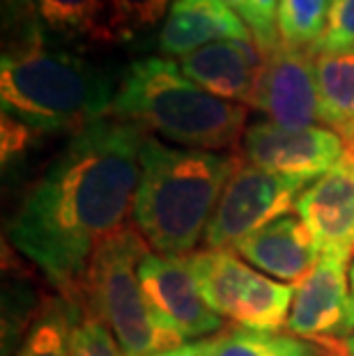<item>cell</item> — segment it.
<instances>
[{"label": "cell", "instance_id": "cell-17", "mask_svg": "<svg viewBox=\"0 0 354 356\" xmlns=\"http://www.w3.org/2000/svg\"><path fill=\"white\" fill-rule=\"evenodd\" d=\"M292 299H295V285L278 283L255 269L230 322L242 329L278 333L288 324Z\"/></svg>", "mask_w": 354, "mask_h": 356}, {"label": "cell", "instance_id": "cell-18", "mask_svg": "<svg viewBox=\"0 0 354 356\" xmlns=\"http://www.w3.org/2000/svg\"><path fill=\"white\" fill-rule=\"evenodd\" d=\"M40 26L63 40L106 44V0H33Z\"/></svg>", "mask_w": 354, "mask_h": 356}, {"label": "cell", "instance_id": "cell-19", "mask_svg": "<svg viewBox=\"0 0 354 356\" xmlns=\"http://www.w3.org/2000/svg\"><path fill=\"white\" fill-rule=\"evenodd\" d=\"M74 306L67 299L47 297L35 310L21 347L14 356H70Z\"/></svg>", "mask_w": 354, "mask_h": 356}, {"label": "cell", "instance_id": "cell-16", "mask_svg": "<svg viewBox=\"0 0 354 356\" xmlns=\"http://www.w3.org/2000/svg\"><path fill=\"white\" fill-rule=\"evenodd\" d=\"M315 76L320 90V122L350 143L354 138V51L318 53Z\"/></svg>", "mask_w": 354, "mask_h": 356}, {"label": "cell", "instance_id": "cell-6", "mask_svg": "<svg viewBox=\"0 0 354 356\" xmlns=\"http://www.w3.org/2000/svg\"><path fill=\"white\" fill-rule=\"evenodd\" d=\"M306 186L308 181L304 179L262 170L239 156L207 225L205 246L214 251H237V246L253 232L290 214Z\"/></svg>", "mask_w": 354, "mask_h": 356}, {"label": "cell", "instance_id": "cell-29", "mask_svg": "<svg viewBox=\"0 0 354 356\" xmlns=\"http://www.w3.org/2000/svg\"><path fill=\"white\" fill-rule=\"evenodd\" d=\"M341 352H343V356H354V333H352V336H348V338L343 340ZM341 352H338V354H341Z\"/></svg>", "mask_w": 354, "mask_h": 356}, {"label": "cell", "instance_id": "cell-2", "mask_svg": "<svg viewBox=\"0 0 354 356\" xmlns=\"http://www.w3.org/2000/svg\"><path fill=\"white\" fill-rule=\"evenodd\" d=\"M237 163L235 154L168 145L147 134L140 149L134 228L154 253L191 255L205 241L207 225Z\"/></svg>", "mask_w": 354, "mask_h": 356}, {"label": "cell", "instance_id": "cell-21", "mask_svg": "<svg viewBox=\"0 0 354 356\" xmlns=\"http://www.w3.org/2000/svg\"><path fill=\"white\" fill-rule=\"evenodd\" d=\"M170 0H106V44H127L163 26Z\"/></svg>", "mask_w": 354, "mask_h": 356}, {"label": "cell", "instance_id": "cell-1", "mask_svg": "<svg viewBox=\"0 0 354 356\" xmlns=\"http://www.w3.org/2000/svg\"><path fill=\"white\" fill-rule=\"evenodd\" d=\"M145 138L143 127L113 115L88 124L28 188L7 225L14 248L70 304L81 301L97 248L134 214Z\"/></svg>", "mask_w": 354, "mask_h": 356}, {"label": "cell", "instance_id": "cell-30", "mask_svg": "<svg viewBox=\"0 0 354 356\" xmlns=\"http://www.w3.org/2000/svg\"><path fill=\"white\" fill-rule=\"evenodd\" d=\"M345 149H348V156L354 161V138L350 143H345Z\"/></svg>", "mask_w": 354, "mask_h": 356}, {"label": "cell", "instance_id": "cell-28", "mask_svg": "<svg viewBox=\"0 0 354 356\" xmlns=\"http://www.w3.org/2000/svg\"><path fill=\"white\" fill-rule=\"evenodd\" d=\"M348 329L350 336L354 333V255H352V264H350V317H348Z\"/></svg>", "mask_w": 354, "mask_h": 356}, {"label": "cell", "instance_id": "cell-4", "mask_svg": "<svg viewBox=\"0 0 354 356\" xmlns=\"http://www.w3.org/2000/svg\"><path fill=\"white\" fill-rule=\"evenodd\" d=\"M111 115L159 134L177 147L223 152L239 147L248 108L195 86L175 60L152 56L124 70Z\"/></svg>", "mask_w": 354, "mask_h": 356}, {"label": "cell", "instance_id": "cell-9", "mask_svg": "<svg viewBox=\"0 0 354 356\" xmlns=\"http://www.w3.org/2000/svg\"><path fill=\"white\" fill-rule=\"evenodd\" d=\"M251 108L265 113L269 122L290 129L320 122V90L315 53L285 44L262 51V67Z\"/></svg>", "mask_w": 354, "mask_h": 356}, {"label": "cell", "instance_id": "cell-11", "mask_svg": "<svg viewBox=\"0 0 354 356\" xmlns=\"http://www.w3.org/2000/svg\"><path fill=\"white\" fill-rule=\"evenodd\" d=\"M295 214L320 255H354V161L348 154L301 191Z\"/></svg>", "mask_w": 354, "mask_h": 356}, {"label": "cell", "instance_id": "cell-22", "mask_svg": "<svg viewBox=\"0 0 354 356\" xmlns=\"http://www.w3.org/2000/svg\"><path fill=\"white\" fill-rule=\"evenodd\" d=\"M331 0H281L278 40L290 49L313 51L325 35Z\"/></svg>", "mask_w": 354, "mask_h": 356}, {"label": "cell", "instance_id": "cell-12", "mask_svg": "<svg viewBox=\"0 0 354 356\" xmlns=\"http://www.w3.org/2000/svg\"><path fill=\"white\" fill-rule=\"evenodd\" d=\"M195 86L223 102L251 106L258 86L262 51L253 40H221L179 60Z\"/></svg>", "mask_w": 354, "mask_h": 356}, {"label": "cell", "instance_id": "cell-20", "mask_svg": "<svg viewBox=\"0 0 354 356\" xmlns=\"http://www.w3.org/2000/svg\"><path fill=\"white\" fill-rule=\"evenodd\" d=\"M207 356H327L292 333H269L232 327L212 338Z\"/></svg>", "mask_w": 354, "mask_h": 356}, {"label": "cell", "instance_id": "cell-25", "mask_svg": "<svg viewBox=\"0 0 354 356\" xmlns=\"http://www.w3.org/2000/svg\"><path fill=\"white\" fill-rule=\"evenodd\" d=\"M354 51V0H331L329 19L322 40L313 53H350Z\"/></svg>", "mask_w": 354, "mask_h": 356}, {"label": "cell", "instance_id": "cell-7", "mask_svg": "<svg viewBox=\"0 0 354 356\" xmlns=\"http://www.w3.org/2000/svg\"><path fill=\"white\" fill-rule=\"evenodd\" d=\"M239 152L248 163L285 177L315 181L343 161L345 140L329 127L290 129L269 120L246 127Z\"/></svg>", "mask_w": 354, "mask_h": 356}, {"label": "cell", "instance_id": "cell-3", "mask_svg": "<svg viewBox=\"0 0 354 356\" xmlns=\"http://www.w3.org/2000/svg\"><path fill=\"white\" fill-rule=\"evenodd\" d=\"M115 81L106 70L74 53L35 40L7 47L0 63L3 115L37 134H79L111 115Z\"/></svg>", "mask_w": 354, "mask_h": 356}, {"label": "cell", "instance_id": "cell-24", "mask_svg": "<svg viewBox=\"0 0 354 356\" xmlns=\"http://www.w3.org/2000/svg\"><path fill=\"white\" fill-rule=\"evenodd\" d=\"M223 3L251 30L260 51H267L276 47V44H281V40H278V26H276L281 0H223Z\"/></svg>", "mask_w": 354, "mask_h": 356}, {"label": "cell", "instance_id": "cell-15", "mask_svg": "<svg viewBox=\"0 0 354 356\" xmlns=\"http://www.w3.org/2000/svg\"><path fill=\"white\" fill-rule=\"evenodd\" d=\"M189 262L207 306L218 317L230 320L255 269L251 264H244L235 251H214V248L191 253Z\"/></svg>", "mask_w": 354, "mask_h": 356}, {"label": "cell", "instance_id": "cell-5", "mask_svg": "<svg viewBox=\"0 0 354 356\" xmlns=\"http://www.w3.org/2000/svg\"><path fill=\"white\" fill-rule=\"evenodd\" d=\"M147 253V241L127 225L97 248L83 280L79 304L106 324L124 356H152L186 345L166 329L140 285L138 267Z\"/></svg>", "mask_w": 354, "mask_h": 356}, {"label": "cell", "instance_id": "cell-13", "mask_svg": "<svg viewBox=\"0 0 354 356\" xmlns=\"http://www.w3.org/2000/svg\"><path fill=\"white\" fill-rule=\"evenodd\" d=\"M237 255L260 274L295 287L320 260L318 246L297 214H285L253 232L237 246Z\"/></svg>", "mask_w": 354, "mask_h": 356}, {"label": "cell", "instance_id": "cell-14", "mask_svg": "<svg viewBox=\"0 0 354 356\" xmlns=\"http://www.w3.org/2000/svg\"><path fill=\"white\" fill-rule=\"evenodd\" d=\"M221 40H253V35L223 0H177L156 42L163 58L182 60Z\"/></svg>", "mask_w": 354, "mask_h": 356}, {"label": "cell", "instance_id": "cell-27", "mask_svg": "<svg viewBox=\"0 0 354 356\" xmlns=\"http://www.w3.org/2000/svg\"><path fill=\"white\" fill-rule=\"evenodd\" d=\"M209 350H212V338H205V340H195V343L172 347V350H166L152 356H207Z\"/></svg>", "mask_w": 354, "mask_h": 356}, {"label": "cell", "instance_id": "cell-23", "mask_svg": "<svg viewBox=\"0 0 354 356\" xmlns=\"http://www.w3.org/2000/svg\"><path fill=\"white\" fill-rule=\"evenodd\" d=\"M74 306L72 324V347L70 356H124L122 347L118 345L115 336L104 322L86 310L81 304Z\"/></svg>", "mask_w": 354, "mask_h": 356}, {"label": "cell", "instance_id": "cell-8", "mask_svg": "<svg viewBox=\"0 0 354 356\" xmlns=\"http://www.w3.org/2000/svg\"><path fill=\"white\" fill-rule=\"evenodd\" d=\"M138 276L166 329L175 333L182 343L193 338H214L223 331V317L207 306L198 290L189 255L150 251L140 260Z\"/></svg>", "mask_w": 354, "mask_h": 356}, {"label": "cell", "instance_id": "cell-10", "mask_svg": "<svg viewBox=\"0 0 354 356\" xmlns=\"http://www.w3.org/2000/svg\"><path fill=\"white\" fill-rule=\"evenodd\" d=\"M350 264L352 255H320L315 269L295 287L288 333L341 352L350 336Z\"/></svg>", "mask_w": 354, "mask_h": 356}, {"label": "cell", "instance_id": "cell-26", "mask_svg": "<svg viewBox=\"0 0 354 356\" xmlns=\"http://www.w3.org/2000/svg\"><path fill=\"white\" fill-rule=\"evenodd\" d=\"M37 134L24 122L14 120L10 115H3V161L7 163V159H14L19 154H24L30 145V136Z\"/></svg>", "mask_w": 354, "mask_h": 356}]
</instances>
